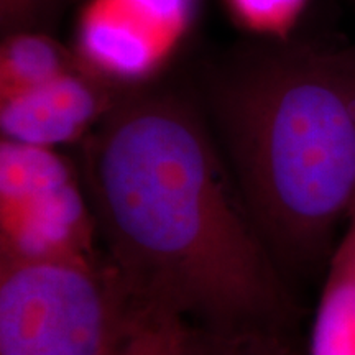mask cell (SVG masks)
Here are the masks:
<instances>
[{"instance_id":"cell-5","label":"cell","mask_w":355,"mask_h":355,"mask_svg":"<svg viewBox=\"0 0 355 355\" xmlns=\"http://www.w3.org/2000/svg\"><path fill=\"white\" fill-rule=\"evenodd\" d=\"M196 0H91L78 25L76 55L92 73L140 86L188 33Z\"/></svg>"},{"instance_id":"cell-6","label":"cell","mask_w":355,"mask_h":355,"mask_svg":"<svg viewBox=\"0 0 355 355\" xmlns=\"http://www.w3.org/2000/svg\"><path fill=\"white\" fill-rule=\"evenodd\" d=\"M127 89L79 66L55 81L0 101L2 135L48 148L71 144L94 130Z\"/></svg>"},{"instance_id":"cell-7","label":"cell","mask_w":355,"mask_h":355,"mask_svg":"<svg viewBox=\"0 0 355 355\" xmlns=\"http://www.w3.org/2000/svg\"><path fill=\"white\" fill-rule=\"evenodd\" d=\"M308 355H355V214L326 266Z\"/></svg>"},{"instance_id":"cell-9","label":"cell","mask_w":355,"mask_h":355,"mask_svg":"<svg viewBox=\"0 0 355 355\" xmlns=\"http://www.w3.org/2000/svg\"><path fill=\"white\" fill-rule=\"evenodd\" d=\"M188 334L183 314L145 306L117 355H184Z\"/></svg>"},{"instance_id":"cell-11","label":"cell","mask_w":355,"mask_h":355,"mask_svg":"<svg viewBox=\"0 0 355 355\" xmlns=\"http://www.w3.org/2000/svg\"><path fill=\"white\" fill-rule=\"evenodd\" d=\"M230 13L261 38L293 37L309 0H225Z\"/></svg>"},{"instance_id":"cell-4","label":"cell","mask_w":355,"mask_h":355,"mask_svg":"<svg viewBox=\"0 0 355 355\" xmlns=\"http://www.w3.org/2000/svg\"><path fill=\"white\" fill-rule=\"evenodd\" d=\"M96 220L73 168L53 148L2 139L0 239L15 259L87 255Z\"/></svg>"},{"instance_id":"cell-2","label":"cell","mask_w":355,"mask_h":355,"mask_svg":"<svg viewBox=\"0 0 355 355\" xmlns=\"http://www.w3.org/2000/svg\"><path fill=\"white\" fill-rule=\"evenodd\" d=\"M204 104L282 272L327 266L355 214V43L263 38L207 74Z\"/></svg>"},{"instance_id":"cell-1","label":"cell","mask_w":355,"mask_h":355,"mask_svg":"<svg viewBox=\"0 0 355 355\" xmlns=\"http://www.w3.org/2000/svg\"><path fill=\"white\" fill-rule=\"evenodd\" d=\"M84 183L107 261L140 306L219 332H285L282 268L188 97L128 87L84 146Z\"/></svg>"},{"instance_id":"cell-13","label":"cell","mask_w":355,"mask_h":355,"mask_svg":"<svg viewBox=\"0 0 355 355\" xmlns=\"http://www.w3.org/2000/svg\"><path fill=\"white\" fill-rule=\"evenodd\" d=\"M290 355H298V354H296V352H295V350H293V352H291Z\"/></svg>"},{"instance_id":"cell-8","label":"cell","mask_w":355,"mask_h":355,"mask_svg":"<svg viewBox=\"0 0 355 355\" xmlns=\"http://www.w3.org/2000/svg\"><path fill=\"white\" fill-rule=\"evenodd\" d=\"M83 66L76 53L33 32H10L0 48V101L37 89Z\"/></svg>"},{"instance_id":"cell-10","label":"cell","mask_w":355,"mask_h":355,"mask_svg":"<svg viewBox=\"0 0 355 355\" xmlns=\"http://www.w3.org/2000/svg\"><path fill=\"white\" fill-rule=\"evenodd\" d=\"M285 332H219L191 329L184 355H290Z\"/></svg>"},{"instance_id":"cell-12","label":"cell","mask_w":355,"mask_h":355,"mask_svg":"<svg viewBox=\"0 0 355 355\" xmlns=\"http://www.w3.org/2000/svg\"><path fill=\"white\" fill-rule=\"evenodd\" d=\"M37 0H2V25L3 28H12L13 25L20 24L28 13L33 10V6Z\"/></svg>"},{"instance_id":"cell-3","label":"cell","mask_w":355,"mask_h":355,"mask_svg":"<svg viewBox=\"0 0 355 355\" xmlns=\"http://www.w3.org/2000/svg\"><path fill=\"white\" fill-rule=\"evenodd\" d=\"M140 306L94 254L0 261V355H117Z\"/></svg>"}]
</instances>
